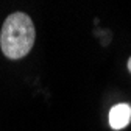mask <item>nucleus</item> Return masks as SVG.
I'll return each instance as SVG.
<instances>
[{
	"label": "nucleus",
	"instance_id": "nucleus-2",
	"mask_svg": "<svg viewBox=\"0 0 131 131\" xmlns=\"http://www.w3.org/2000/svg\"><path fill=\"white\" fill-rule=\"evenodd\" d=\"M131 122V106L128 103H119L109 111V125L112 129H123Z\"/></svg>",
	"mask_w": 131,
	"mask_h": 131
},
{
	"label": "nucleus",
	"instance_id": "nucleus-3",
	"mask_svg": "<svg viewBox=\"0 0 131 131\" xmlns=\"http://www.w3.org/2000/svg\"><path fill=\"white\" fill-rule=\"evenodd\" d=\"M126 67H128V70H129V73H131V56L128 58V62H126Z\"/></svg>",
	"mask_w": 131,
	"mask_h": 131
},
{
	"label": "nucleus",
	"instance_id": "nucleus-1",
	"mask_svg": "<svg viewBox=\"0 0 131 131\" xmlns=\"http://www.w3.org/2000/svg\"><path fill=\"white\" fill-rule=\"evenodd\" d=\"M36 41V28L27 13L16 11L5 19L0 30V48L8 59L25 58Z\"/></svg>",
	"mask_w": 131,
	"mask_h": 131
}]
</instances>
